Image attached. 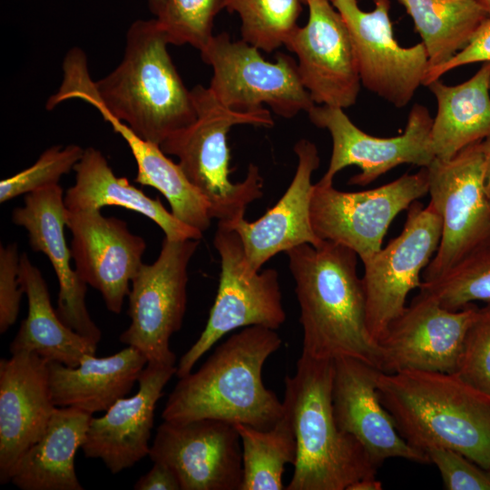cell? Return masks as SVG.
<instances>
[{
	"label": "cell",
	"mask_w": 490,
	"mask_h": 490,
	"mask_svg": "<svg viewBox=\"0 0 490 490\" xmlns=\"http://www.w3.org/2000/svg\"><path fill=\"white\" fill-rule=\"evenodd\" d=\"M93 415L56 407L42 437L23 456L10 482L22 490H83L74 457Z\"/></svg>",
	"instance_id": "484cf974"
},
{
	"label": "cell",
	"mask_w": 490,
	"mask_h": 490,
	"mask_svg": "<svg viewBox=\"0 0 490 490\" xmlns=\"http://www.w3.org/2000/svg\"><path fill=\"white\" fill-rule=\"evenodd\" d=\"M242 450V484L240 490H283L282 475L287 464L294 465L297 441L289 415L269 429L244 424L235 425Z\"/></svg>",
	"instance_id": "4dcf8cb0"
},
{
	"label": "cell",
	"mask_w": 490,
	"mask_h": 490,
	"mask_svg": "<svg viewBox=\"0 0 490 490\" xmlns=\"http://www.w3.org/2000/svg\"><path fill=\"white\" fill-rule=\"evenodd\" d=\"M56 406L47 361L35 352L0 360V483L7 484L17 463L42 437Z\"/></svg>",
	"instance_id": "ffe728a7"
},
{
	"label": "cell",
	"mask_w": 490,
	"mask_h": 490,
	"mask_svg": "<svg viewBox=\"0 0 490 490\" xmlns=\"http://www.w3.org/2000/svg\"><path fill=\"white\" fill-rule=\"evenodd\" d=\"M285 253L299 306L301 354L331 360L349 357L378 368L379 350L367 326L357 253L328 240Z\"/></svg>",
	"instance_id": "7a4b0ae2"
},
{
	"label": "cell",
	"mask_w": 490,
	"mask_h": 490,
	"mask_svg": "<svg viewBox=\"0 0 490 490\" xmlns=\"http://www.w3.org/2000/svg\"><path fill=\"white\" fill-rule=\"evenodd\" d=\"M377 389L409 445L452 449L490 469V397L454 373L420 370L380 371Z\"/></svg>",
	"instance_id": "277c9868"
},
{
	"label": "cell",
	"mask_w": 490,
	"mask_h": 490,
	"mask_svg": "<svg viewBox=\"0 0 490 490\" xmlns=\"http://www.w3.org/2000/svg\"><path fill=\"white\" fill-rule=\"evenodd\" d=\"M490 63L468 80L446 85L436 79L426 86L437 102L431 129L435 156L449 160L490 137Z\"/></svg>",
	"instance_id": "4316f807"
},
{
	"label": "cell",
	"mask_w": 490,
	"mask_h": 490,
	"mask_svg": "<svg viewBox=\"0 0 490 490\" xmlns=\"http://www.w3.org/2000/svg\"><path fill=\"white\" fill-rule=\"evenodd\" d=\"M333 375L334 360L301 354L295 373L285 377L282 403L297 441L287 490H347L358 480L377 477L378 466L335 420Z\"/></svg>",
	"instance_id": "5b68a950"
},
{
	"label": "cell",
	"mask_w": 490,
	"mask_h": 490,
	"mask_svg": "<svg viewBox=\"0 0 490 490\" xmlns=\"http://www.w3.org/2000/svg\"><path fill=\"white\" fill-rule=\"evenodd\" d=\"M489 87H490V82H489Z\"/></svg>",
	"instance_id": "bcb514c9"
},
{
	"label": "cell",
	"mask_w": 490,
	"mask_h": 490,
	"mask_svg": "<svg viewBox=\"0 0 490 490\" xmlns=\"http://www.w3.org/2000/svg\"><path fill=\"white\" fill-rule=\"evenodd\" d=\"M24 200V205L13 211L12 220L27 230L32 250L47 256L55 271L59 282L57 316L67 327L98 345L102 332L86 307L87 284L70 264L62 187L56 184L37 190L25 194Z\"/></svg>",
	"instance_id": "44dd1931"
},
{
	"label": "cell",
	"mask_w": 490,
	"mask_h": 490,
	"mask_svg": "<svg viewBox=\"0 0 490 490\" xmlns=\"http://www.w3.org/2000/svg\"><path fill=\"white\" fill-rule=\"evenodd\" d=\"M175 374L176 366L147 363L134 396L117 400L102 416H92L81 447L85 457L101 459L115 475L148 456L156 405Z\"/></svg>",
	"instance_id": "603a6c76"
},
{
	"label": "cell",
	"mask_w": 490,
	"mask_h": 490,
	"mask_svg": "<svg viewBox=\"0 0 490 490\" xmlns=\"http://www.w3.org/2000/svg\"><path fill=\"white\" fill-rule=\"evenodd\" d=\"M213 245L220 258L217 295L204 329L176 365L179 378L192 371L197 361L234 329L260 326L276 330L286 320L278 271L248 273L240 238L223 224L218 223Z\"/></svg>",
	"instance_id": "9c48e42d"
},
{
	"label": "cell",
	"mask_w": 490,
	"mask_h": 490,
	"mask_svg": "<svg viewBox=\"0 0 490 490\" xmlns=\"http://www.w3.org/2000/svg\"><path fill=\"white\" fill-rule=\"evenodd\" d=\"M167 35L156 18L134 21L126 32L121 63L97 82L84 52L69 50L63 79L46 109L73 99L96 103L141 138L160 145L197 117L191 91L184 85L168 52Z\"/></svg>",
	"instance_id": "6da1fadb"
},
{
	"label": "cell",
	"mask_w": 490,
	"mask_h": 490,
	"mask_svg": "<svg viewBox=\"0 0 490 490\" xmlns=\"http://www.w3.org/2000/svg\"><path fill=\"white\" fill-rule=\"evenodd\" d=\"M83 152L77 144L46 149L33 165L0 181V202L59 184L62 176L74 170Z\"/></svg>",
	"instance_id": "e575fe53"
},
{
	"label": "cell",
	"mask_w": 490,
	"mask_h": 490,
	"mask_svg": "<svg viewBox=\"0 0 490 490\" xmlns=\"http://www.w3.org/2000/svg\"><path fill=\"white\" fill-rule=\"evenodd\" d=\"M282 339L260 326L244 328L221 343L196 371L179 378L162 418L171 422L218 419L259 429L272 427L284 406L262 381L266 360Z\"/></svg>",
	"instance_id": "3957f363"
},
{
	"label": "cell",
	"mask_w": 490,
	"mask_h": 490,
	"mask_svg": "<svg viewBox=\"0 0 490 490\" xmlns=\"http://www.w3.org/2000/svg\"><path fill=\"white\" fill-rule=\"evenodd\" d=\"M419 291L449 310L461 309L475 301L490 302V243L467 255L440 277L422 281Z\"/></svg>",
	"instance_id": "d6a6232c"
},
{
	"label": "cell",
	"mask_w": 490,
	"mask_h": 490,
	"mask_svg": "<svg viewBox=\"0 0 490 490\" xmlns=\"http://www.w3.org/2000/svg\"><path fill=\"white\" fill-rule=\"evenodd\" d=\"M301 0H226V8L240 20L243 41L270 53L284 45L299 26Z\"/></svg>",
	"instance_id": "1f68e13d"
},
{
	"label": "cell",
	"mask_w": 490,
	"mask_h": 490,
	"mask_svg": "<svg viewBox=\"0 0 490 490\" xmlns=\"http://www.w3.org/2000/svg\"><path fill=\"white\" fill-rule=\"evenodd\" d=\"M147 363L145 356L130 346L105 358L88 355L74 368L47 361L54 403L92 415L105 412L129 394Z\"/></svg>",
	"instance_id": "cb8c5ba5"
},
{
	"label": "cell",
	"mask_w": 490,
	"mask_h": 490,
	"mask_svg": "<svg viewBox=\"0 0 490 490\" xmlns=\"http://www.w3.org/2000/svg\"><path fill=\"white\" fill-rule=\"evenodd\" d=\"M191 91L196 120L160 147L165 154L178 157L183 173L208 202L211 219L229 224L243 218L249 204L262 196L263 178L259 167L250 163L243 181H230L227 133L235 125L270 128L274 122L267 108L238 112L221 104L209 87L198 84Z\"/></svg>",
	"instance_id": "8992f818"
},
{
	"label": "cell",
	"mask_w": 490,
	"mask_h": 490,
	"mask_svg": "<svg viewBox=\"0 0 490 490\" xmlns=\"http://www.w3.org/2000/svg\"><path fill=\"white\" fill-rule=\"evenodd\" d=\"M166 2H167V0H147L150 11L156 17L159 16L162 14V12L164 9V6L166 5Z\"/></svg>",
	"instance_id": "7bdbcfd3"
},
{
	"label": "cell",
	"mask_w": 490,
	"mask_h": 490,
	"mask_svg": "<svg viewBox=\"0 0 490 490\" xmlns=\"http://www.w3.org/2000/svg\"><path fill=\"white\" fill-rule=\"evenodd\" d=\"M481 148L485 161V182L490 192V137L481 142Z\"/></svg>",
	"instance_id": "b9f144b4"
},
{
	"label": "cell",
	"mask_w": 490,
	"mask_h": 490,
	"mask_svg": "<svg viewBox=\"0 0 490 490\" xmlns=\"http://www.w3.org/2000/svg\"><path fill=\"white\" fill-rule=\"evenodd\" d=\"M380 370L362 360L334 359L332 407L338 427L355 437L379 467L390 458L430 464L426 452L409 445L398 433L377 389Z\"/></svg>",
	"instance_id": "d6986e66"
},
{
	"label": "cell",
	"mask_w": 490,
	"mask_h": 490,
	"mask_svg": "<svg viewBox=\"0 0 490 490\" xmlns=\"http://www.w3.org/2000/svg\"><path fill=\"white\" fill-rule=\"evenodd\" d=\"M74 171L75 182L64 195L68 211H101L104 206H120L151 219L169 239L202 238V232L176 219L159 198L152 199L132 186L128 179L117 177L99 150L93 147L84 149Z\"/></svg>",
	"instance_id": "d4e9b609"
},
{
	"label": "cell",
	"mask_w": 490,
	"mask_h": 490,
	"mask_svg": "<svg viewBox=\"0 0 490 490\" xmlns=\"http://www.w3.org/2000/svg\"><path fill=\"white\" fill-rule=\"evenodd\" d=\"M489 14L490 16V0H476Z\"/></svg>",
	"instance_id": "ee69618b"
},
{
	"label": "cell",
	"mask_w": 490,
	"mask_h": 490,
	"mask_svg": "<svg viewBox=\"0 0 490 490\" xmlns=\"http://www.w3.org/2000/svg\"><path fill=\"white\" fill-rule=\"evenodd\" d=\"M454 374L490 397V302L478 307L466 334L458 367Z\"/></svg>",
	"instance_id": "d590c367"
},
{
	"label": "cell",
	"mask_w": 490,
	"mask_h": 490,
	"mask_svg": "<svg viewBox=\"0 0 490 490\" xmlns=\"http://www.w3.org/2000/svg\"><path fill=\"white\" fill-rule=\"evenodd\" d=\"M226 8V0H167L156 17L170 44H190L199 51L213 36L217 15Z\"/></svg>",
	"instance_id": "836d02e7"
},
{
	"label": "cell",
	"mask_w": 490,
	"mask_h": 490,
	"mask_svg": "<svg viewBox=\"0 0 490 490\" xmlns=\"http://www.w3.org/2000/svg\"><path fill=\"white\" fill-rule=\"evenodd\" d=\"M309 17L284 46L295 54L301 83L317 105L341 109L357 102L361 81L349 30L329 0H309Z\"/></svg>",
	"instance_id": "2e32d148"
},
{
	"label": "cell",
	"mask_w": 490,
	"mask_h": 490,
	"mask_svg": "<svg viewBox=\"0 0 490 490\" xmlns=\"http://www.w3.org/2000/svg\"><path fill=\"white\" fill-rule=\"evenodd\" d=\"M135 490H181L175 472L166 464L154 461L152 467L133 485Z\"/></svg>",
	"instance_id": "ab89813d"
},
{
	"label": "cell",
	"mask_w": 490,
	"mask_h": 490,
	"mask_svg": "<svg viewBox=\"0 0 490 490\" xmlns=\"http://www.w3.org/2000/svg\"><path fill=\"white\" fill-rule=\"evenodd\" d=\"M481 142L449 160H435L426 167L430 203L442 218L438 249L422 272L433 280L467 255L490 243V192Z\"/></svg>",
	"instance_id": "52a82bcc"
},
{
	"label": "cell",
	"mask_w": 490,
	"mask_h": 490,
	"mask_svg": "<svg viewBox=\"0 0 490 490\" xmlns=\"http://www.w3.org/2000/svg\"><path fill=\"white\" fill-rule=\"evenodd\" d=\"M91 105L127 142L137 163L135 181L158 190L169 202L176 219L202 233L206 231L212 220L209 204L189 181L180 165L169 159L160 145L138 136L101 105Z\"/></svg>",
	"instance_id": "f1b7e54d"
},
{
	"label": "cell",
	"mask_w": 490,
	"mask_h": 490,
	"mask_svg": "<svg viewBox=\"0 0 490 490\" xmlns=\"http://www.w3.org/2000/svg\"><path fill=\"white\" fill-rule=\"evenodd\" d=\"M202 61L212 69L208 86L224 106L238 112H255L268 105L275 114L292 118L314 105L303 86L298 64L279 53L276 62L265 60L260 49L243 41H233L223 32L200 50Z\"/></svg>",
	"instance_id": "ba28073f"
},
{
	"label": "cell",
	"mask_w": 490,
	"mask_h": 490,
	"mask_svg": "<svg viewBox=\"0 0 490 490\" xmlns=\"http://www.w3.org/2000/svg\"><path fill=\"white\" fill-rule=\"evenodd\" d=\"M383 488L377 477H368L350 485L347 490H381Z\"/></svg>",
	"instance_id": "60d3db41"
},
{
	"label": "cell",
	"mask_w": 490,
	"mask_h": 490,
	"mask_svg": "<svg viewBox=\"0 0 490 490\" xmlns=\"http://www.w3.org/2000/svg\"><path fill=\"white\" fill-rule=\"evenodd\" d=\"M329 1L349 30L361 84L397 108L407 105L429 69L424 44H398L389 17V0H374L369 12L362 10L358 0Z\"/></svg>",
	"instance_id": "5bb4252c"
},
{
	"label": "cell",
	"mask_w": 490,
	"mask_h": 490,
	"mask_svg": "<svg viewBox=\"0 0 490 490\" xmlns=\"http://www.w3.org/2000/svg\"><path fill=\"white\" fill-rule=\"evenodd\" d=\"M20 279L28 300V313L10 343L11 354L35 352L46 361L77 367L97 344L67 327L53 309L47 284L26 253L20 257Z\"/></svg>",
	"instance_id": "83f0119b"
},
{
	"label": "cell",
	"mask_w": 490,
	"mask_h": 490,
	"mask_svg": "<svg viewBox=\"0 0 490 490\" xmlns=\"http://www.w3.org/2000/svg\"><path fill=\"white\" fill-rule=\"evenodd\" d=\"M426 453L437 467L446 489L490 490V469L452 449L431 447Z\"/></svg>",
	"instance_id": "8d00e7d4"
},
{
	"label": "cell",
	"mask_w": 490,
	"mask_h": 490,
	"mask_svg": "<svg viewBox=\"0 0 490 490\" xmlns=\"http://www.w3.org/2000/svg\"><path fill=\"white\" fill-rule=\"evenodd\" d=\"M441 234L437 210L430 202L424 207L415 201L401 233L362 261L367 326L375 343L404 311L409 292L420 288L421 272L436 252Z\"/></svg>",
	"instance_id": "7c38bea8"
},
{
	"label": "cell",
	"mask_w": 490,
	"mask_h": 490,
	"mask_svg": "<svg viewBox=\"0 0 490 490\" xmlns=\"http://www.w3.org/2000/svg\"><path fill=\"white\" fill-rule=\"evenodd\" d=\"M148 456L175 472L181 490H240L241 443L231 423L210 418L163 420Z\"/></svg>",
	"instance_id": "e0dca14e"
},
{
	"label": "cell",
	"mask_w": 490,
	"mask_h": 490,
	"mask_svg": "<svg viewBox=\"0 0 490 490\" xmlns=\"http://www.w3.org/2000/svg\"><path fill=\"white\" fill-rule=\"evenodd\" d=\"M18 246H0V333L4 334L17 319L24 289L20 279Z\"/></svg>",
	"instance_id": "74e56055"
},
{
	"label": "cell",
	"mask_w": 490,
	"mask_h": 490,
	"mask_svg": "<svg viewBox=\"0 0 490 490\" xmlns=\"http://www.w3.org/2000/svg\"><path fill=\"white\" fill-rule=\"evenodd\" d=\"M490 63V16L478 27L468 44L445 64L427 72L423 85L440 79L446 73L462 65Z\"/></svg>",
	"instance_id": "f35d334b"
},
{
	"label": "cell",
	"mask_w": 490,
	"mask_h": 490,
	"mask_svg": "<svg viewBox=\"0 0 490 490\" xmlns=\"http://www.w3.org/2000/svg\"><path fill=\"white\" fill-rule=\"evenodd\" d=\"M428 194L427 170L405 173L379 187L342 191L333 185H313L310 220L321 240L343 245L364 261L383 247L396 216Z\"/></svg>",
	"instance_id": "8fae6325"
},
{
	"label": "cell",
	"mask_w": 490,
	"mask_h": 490,
	"mask_svg": "<svg viewBox=\"0 0 490 490\" xmlns=\"http://www.w3.org/2000/svg\"><path fill=\"white\" fill-rule=\"evenodd\" d=\"M199 243L164 237L157 260L142 264L132 279L127 311L131 324L119 340L140 350L148 363L176 366L170 339L182 325L188 266Z\"/></svg>",
	"instance_id": "30bf717a"
},
{
	"label": "cell",
	"mask_w": 490,
	"mask_h": 490,
	"mask_svg": "<svg viewBox=\"0 0 490 490\" xmlns=\"http://www.w3.org/2000/svg\"><path fill=\"white\" fill-rule=\"evenodd\" d=\"M71 254L80 278L103 296L107 309L119 314L140 270L145 240L130 231L127 223L105 217L100 210L68 211Z\"/></svg>",
	"instance_id": "ac0fdd59"
},
{
	"label": "cell",
	"mask_w": 490,
	"mask_h": 490,
	"mask_svg": "<svg viewBox=\"0 0 490 490\" xmlns=\"http://www.w3.org/2000/svg\"><path fill=\"white\" fill-rule=\"evenodd\" d=\"M308 1H309V0H301V2H302L303 4H305V5L307 4Z\"/></svg>",
	"instance_id": "f6af8a7d"
},
{
	"label": "cell",
	"mask_w": 490,
	"mask_h": 490,
	"mask_svg": "<svg viewBox=\"0 0 490 490\" xmlns=\"http://www.w3.org/2000/svg\"><path fill=\"white\" fill-rule=\"evenodd\" d=\"M294 152L298 157L297 169L279 201L255 221H248L243 217L223 224L240 236L245 269L250 274L259 272L279 252L306 243L317 247L323 241L315 234L310 220L314 185L311 178L320 164L318 151L314 142L300 139L296 142Z\"/></svg>",
	"instance_id": "7402d4cb"
},
{
	"label": "cell",
	"mask_w": 490,
	"mask_h": 490,
	"mask_svg": "<svg viewBox=\"0 0 490 490\" xmlns=\"http://www.w3.org/2000/svg\"><path fill=\"white\" fill-rule=\"evenodd\" d=\"M308 115L315 126L327 130L332 140L328 170L318 181L320 185H333L336 174L351 165L358 166L360 172L353 175L348 184L366 186L399 165L424 168L436 158L431 140L433 118L422 104L412 106L404 132L388 138L363 132L341 108L315 104Z\"/></svg>",
	"instance_id": "4fadbf2b"
},
{
	"label": "cell",
	"mask_w": 490,
	"mask_h": 490,
	"mask_svg": "<svg viewBox=\"0 0 490 490\" xmlns=\"http://www.w3.org/2000/svg\"><path fill=\"white\" fill-rule=\"evenodd\" d=\"M397 1L405 7L422 39L428 71L445 64L463 50L489 17L476 0Z\"/></svg>",
	"instance_id": "f546056e"
},
{
	"label": "cell",
	"mask_w": 490,
	"mask_h": 490,
	"mask_svg": "<svg viewBox=\"0 0 490 490\" xmlns=\"http://www.w3.org/2000/svg\"><path fill=\"white\" fill-rule=\"evenodd\" d=\"M477 309L473 303L449 310L419 291L377 341L379 370L456 373Z\"/></svg>",
	"instance_id": "9a60e30c"
}]
</instances>
